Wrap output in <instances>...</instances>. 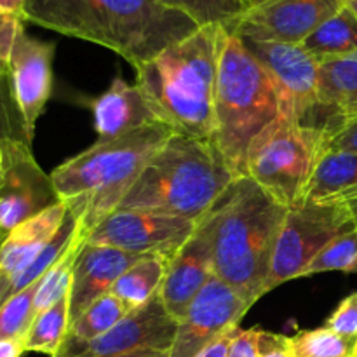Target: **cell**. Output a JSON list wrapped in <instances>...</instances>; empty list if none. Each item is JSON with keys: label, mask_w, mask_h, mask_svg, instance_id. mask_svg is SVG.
<instances>
[{"label": "cell", "mask_w": 357, "mask_h": 357, "mask_svg": "<svg viewBox=\"0 0 357 357\" xmlns=\"http://www.w3.org/2000/svg\"><path fill=\"white\" fill-rule=\"evenodd\" d=\"M234 180L213 139L173 135L143 167L119 209L162 213L199 223Z\"/></svg>", "instance_id": "obj_5"}, {"label": "cell", "mask_w": 357, "mask_h": 357, "mask_svg": "<svg viewBox=\"0 0 357 357\" xmlns=\"http://www.w3.org/2000/svg\"><path fill=\"white\" fill-rule=\"evenodd\" d=\"M2 243H3V237H0V246H2Z\"/></svg>", "instance_id": "obj_47"}, {"label": "cell", "mask_w": 357, "mask_h": 357, "mask_svg": "<svg viewBox=\"0 0 357 357\" xmlns=\"http://www.w3.org/2000/svg\"><path fill=\"white\" fill-rule=\"evenodd\" d=\"M260 357H291V352H289V337L261 330Z\"/></svg>", "instance_id": "obj_37"}, {"label": "cell", "mask_w": 357, "mask_h": 357, "mask_svg": "<svg viewBox=\"0 0 357 357\" xmlns=\"http://www.w3.org/2000/svg\"><path fill=\"white\" fill-rule=\"evenodd\" d=\"M131 310L112 293H107L96 302L91 303L72 324H70L66 340L72 342H89L101 337L108 330L115 326L121 319H124Z\"/></svg>", "instance_id": "obj_27"}, {"label": "cell", "mask_w": 357, "mask_h": 357, "mask_svg": "<svg viewBox=\"0 0 357 357\" xmlns=\"http://www.w3.org/2000/svg\"><path fill=\"white\" fill-rule=\"evenodd\" d=\"M23 354V340H0V357H21Z\"/></svg>", "instance_id": "obj_39"}, {"label": "cell", "mask_w": 357, "mask_h": 357, "mask_svg": "<svg viewBox=\"0 0 357 357\" xmlns=\"http://www.w3.org/2000/svg\"><path fill=\"white\" fill-rule=\"evenodd\" d=\"M3 153L0 183V237L6 239L20 223L61 202L51 174L44 173L31 145L16 139L0 142Z\"/></svg>", "instance_id": "obj_12"}, {"label": "cell", "mask_w": 357, "mask_h": 357, "mask_svg": "<svg viewBox=\"0 0 357 357\" xmlns=\"http://www.w3.org/2000/svg\"><path fill=\"white\" fill-rule=\"evenodd\" d=\"M162 6L183 13L199 26L220 24L230 28L248 10L244 0H159Z\"/></svg>", "instance_id": "obj_28"}, {"label": "cell", "mask_w": 357, "mask_h": 357, "mask_svg": "<svg viewBox=\"0 0 357 357\" xmlns=\"http://www.w3.org/2000/svg\"><path fill=\"white\" fill-rule=\"evenodd\" d=\"M357 188V153L326 149L314 169L305 202H326Z\"/></svg>", "instance_id": "obj_21"}, {"label": "cell", "mask_w": 357, "mask_h": 357, "mask_svg": "<svg viewBox=\"0 0 357 357\" xmlns=\"http://www.w3.org/2000/svg\"><path fill=\"white\" fill-rule=\"evenodd\" d=\"M215 117L213 142L234 176H244L251 142L281 117V107L264 66L227 28L220 45Z\"/></svg>", "instance_id": "obj_6"}, {"label": "cell", "mask_w": 357, "mask_h": 357, "mask_svg": "<svg viewBox=\"0 0 357 357\" xmlns=\"http://www.w3.org/2000/svg\"><path fill=\"white\" fill-rule=\"evenodd\" d=\"M345 6L352 10V13L357 16V0H345Z\"/></svg>", "instance_id": "obj_44"}, {"label": "cell", "mask_w": 357, "mask_h": 357, "mask_svg": "<svg viewBox=\"0 0 357 357\" xmlns=\"http://www.w3.org/2000/svg\"><path fill=\"white\" fill-rule=\"evenodd\" d=\"M96 142L108 143L152 122H159L136 84L115 77L105 93L89 101Z\"/></svg>", "instance_id": "obj_19"}, {"label": "cell", "mask_w": 357, "mask_h": 357, "mask_svg": "<svg viewBox=\"0 0 357 357\" xmlns=\"http://www.w3.org/2000/svg\"><path fill=\"white\" fill-rule=\"evenodd\" d=\"M344 7L345 0H271L246 10L227 31L243 40L303 44Z\"/></svg>", "instance_id": "obj_13"}, {"label": "cell", "mask_w": 357, "mask_h": 357, "mask_svg": "<svg viewBox=\"0 0 357 357\" xmlns=\"http://www.w3.org/2000/svg\"><path fill=\"white\" fill-rule=\"evenodd\" d=\"M26 0H0V13L16 14L23 17V9Z\"/></svg>", "instance_id": "obj_41"}, {"label": "cell", "mask_w": 357, "mask_h": 357, "mask_svg": "<svg viewBox=\"0 0 357 357\" xmlns=\"http://www.w3.org/2000/svg\"><path fill=\"white\" fill-rule=\"evenodd\" d=\"M317 59L357 52V16L347 6L321 24L305 42Z\"/></svg>", "instance_id": "obj_25"}, {"label": "cell", "mask_w": 357, "mask_h": 357, "mask_svg": "<svg viewBox=\"0 0 357 357\" xmlns=\"http://www.w3.org/2000/svg\"><path fill=\"white\" fill-rule=\"evenodd\" d=\"M178 321L164 307L159 293L150 302L131 310L112 330L89 342L66 340L54 357H115L135 352L169 354Z\"/></svg>", "instance_id": "obj_11"}, {"label": "cell", "mask_w": 357, "mask_h": 357, "mask_svg": "<svg viewBox=\"0 0 357 357\" xmlns=\"http://www.w3.org/2000/svg\"><path fill=\"white\" fill-rule=\"evenodd\" d=\"M115 357H167V354H164V352H152V351H146V352H135V354L115 356Z\"/></svg>", "instance_id": "obj_42"}, {"label": "cell", "mask_w": 357, "mask_h": 357, "mask_svg": "<svg viewBox=\"0 0 357 357\" xmlns=\"http://www.w3.org/2000/svg\"><path fill=\"white\" fill-rule=\"evenodd\" d=\"M195 227L197 223L180 216L117 209L86 237V243L117 248L139 257L157 255L171 261L190 239Z\"/></svg>", "instance_id": "obj_10"}, {"label": "cell", "mask_w": 357, "mask_h": 357, "mask_svg": "<svg viewBox=\"0 0 357 357\" xmlns=\"http://www.w3.org/2000/svg\"><path fill=\"white\" fill-rule=\"evenodd\" d=\"M326 142L324 129L281 115L251 142L244 176L284 208L303 204Z\"/></svg>", "instance_id": "obj_7"}, {"label": "cell", "mask_w": 357, "mask_h": 357, "mask_svg": "<svg viewBox=\"0 0 357 357\" xmlns=\"http://www.w3.org/2000/svg\"><path fill=\"white\" fill-rule=\"evenodd\" d=\"M38 282L16 293L0 305V340H24L31 321L35 319L33 300Z\"/></svg>", "instance_id": "obj_31"}, {"label": "cell", "mask_w": 357, "mask_h": 357, "mask_svg": "<svg viewBox=\"0 0 357 357\" xmlns=\"http://www.w3.org/2000/svg\"><path fill=\"white\" fill-rule=\"evenodd\" d=\"M77 229H79V222H77L73 213L68 209V216H66V220L63 222L61 229L56 232V236L45 244L44 250L33 258V261H31L24 271H21L20 274L7 284V288L3 289V293L0 295V305L13 295H16V293L23 291L28 286L40 281V279L47 274L49 268L66 253V250H68L70 244H72L73 237H75Z\"/></svg>", "instance_id": "obj_23"}, {"label": "cell", "mask_w": 357, "mask_h": 357, "mask_svg": "<svg viewBox=\"0 0 357 357\" xmlns=\"http://www.w3.org/2000/svg\"><path fill=\"white\" fill-rule=\"evenodd\" d=\"M56 45L38 40L23 30L17 35L10 56V80L14 98L23 117L28 138L33 142L35 128L52 94V59Z\"/></svg>", "instance_id": "obj_15"}, {"label": "cell", "mask_w": 357, "mask_h": 357, "mask_svg": "<svg viewBox=\"0 0 357 357\" xmlns=\"http://www.w3.org/2000/svg\"><path fill=\"white\" fill-rule=\"evenodd\" d=\"M213 278L211 239L204 223L199 222L190 239L167 264L159 289V296L167 312L180 323L188 305Z\"/></svg>", "instance_id": "obj_16"}, {"label": "cell", "mask_w": 357, "mask_h": 357, "mask_svg": "<svg viewBox=\"0 0 357 357\" xmlns=\"http://www.w3.org/2000/svg\"><path fill=\"white\" fill-rule=\"evenodd\" d=\"M351 357H357V338L354 340V345H352V352H351Z\"/></svg>", "instance_id": "obj_45"}, {"label": "cell", "mask_w": 357, "mask_h": 357, "mask_svg": "<svg viewBox=\"0 0 357 357\" xmlns=\"http://www.w3.org/2000/svg\"><path fill=\"white\" fill-rule=\"evenodd\" d=\"M23 20L110 49L135 70L201 28L159 0H26Z\"/></svg>", "instance_id": "obj_1"}, {"label": "cell", "mask_w": 357, "mask_h": 357, "mask_svg": "<svg viewBox=\"0 0 357 357\" xmlns=\"http://www.w3.org/2000/svg\"><path fill=\"white\" fill-rule=\"evenodd\" d=\"M321 272H357V229L347 230L335 237L319 251L303 271L302 278H310Z\"/></svg>", "instance_id": "obj_29"}, {"label": "cell", "mask_w": 357, "mask_h": 357, "mask_svg": "<svg viewBox=\"0 0 357 357\" xmlns=\"http://www.w3.org/2000/svg\"><path fill=\"white\" fill-rule=\"evenodd\" d=\"M70 330V295L42 310L31 321L30 330L24 337V352H40L51 357L56 356L65 342Z\"/></svg>", "instance_id": "obj_24"}, {"label": "cell", "mask_w": 357, "mask_h": 357, "mask_svg": "<svg viewBox=\"0 0 357 357\" xmlns=\"http://www.w3.org/2000/svg\"><path fill=\"white\" fill-rule=\"evenodd\" d=\"M24 20L16 14L0 13V73L10 75V56Z\"/></svg>", "instance_id": "obj_34"}, {"label": "cell", "mask_w": 357, "mask_h": 357, "mask_svg": "<svg viewBox=\"0 0 357 357\" xmlns=\"http://www.w3.org/2000/svg\"><path fill=\"white\" fill-rule=\"evenodd\" d=\"M354 342L326 326L302 330L289 337L291 357H351Z\"/></svg>", "instance_id": "obj_30"}, {"label": "cell", "mask_w": 357, "mask_h": 357, "mask_svg": "<svg viewBox=\"0 0 357 357\" xmlns=\"http://www.w3.org/2000/svg\"><path fill=\"white\" fill-rule=\"evenodd\" d=\"M167 264L169 261L166 258L157 257V255L139 258L117 279L110 293L117 296L129 310L145 305L159 293Z\"/></svg>", "instance_id": "obj_22"}, {"label": "cell", "mask_w": 357, "mask_h": 357, "mask_svg": "<svg viewBox=\"0 0 357 357\" xmlns=\"http://www.w3.org/2000/svg\"><path fill=\"white\" fill-rule=\"evenodd\" d=\"M260 328H237L225 357H260Z\"/></svg>", "instance_id": "obj_35"}, {"label": "cell", "mask_w": 357, "mask_h": 357, "mask_svg": "<svg viewBox=\"0 0 357 357\" xmlns=\"http://www.w3.org/2000/svg\"><path fill=\"white\" fill-rule=\"evenodd\" d=\"M2 167H3V153H2V145H0V174H2Z\"/></svg>", "instance_id": "obj_46"}, {"label": "cell", "mask_w": 357, "mask_h": 357, "mask_svg": "<svg viewBox=\"0 0 357 357\" xmlns=\"http://www.w3.org/2000/svg\"><path fill=\"white\" fill-rule=\"evenodd\" d=\"M0 183H2V174H0Z\"/></svg>", "instance_id": "obj_48"}, {"label": "cell", "mask_w": 357, "mask_h": 357, "mask_svg": "<svg viewBox=\"0 0 357 357\" xmlns=\"http://www.w3.org/2000/svg\"><path fill=\"white\" fill-rule=\"evenodd\" d=\"M139 255L110 246L84 244L73 267L70 288V324L91 305L110 293L117 279L139 260Z\"/></svg>", "instance_id": "obj_17"}, {"label": "cell", "mask_w": 357, "mask_h": 357, "mask_svg": "<svg viewBox=\"0 0 357 357\" xmlns=\"http://www.w3.org/2000/svg\"><path fill=\"white\" fill-rule=\"evenodd\" d=\"M326 328L333 330L340 337L354 342L357 338V291L345 296L335 312L328 317Z\"/></svg>", "instance_id": "obj_33"}, {"label": "cell", "mask_w": 357, "mask_h": 357, "mask_svg": "<svg viewBox=\"0 0 357 357\" xmlns=\"http://www.w3.org/2000/svg\"><path fill=\"white\" fill-rule=\"evenodd\" d=\"M357 117V52L319 59L317 108L310 126L330 136Z\"/></svg>", "instance_id": "obj_18"}, {"label": "cell", "mask_w": 357, "mask_h": 357, "mask_svg": "<svg viewBox=\"0 0 357 357\" xmlns=\"http://www.w3.org/2000/svg\"><path fill=\"white\" fill-rule=\"evenodd\" d=\"M68 216V204L58 202L40 215L20 223L0 246V295L10 281L33 261L45 244L61 229Z\"/></svg>", "instance_id": "obj_20"}, {"label": "cell", "mask_w": 357, "mask_h": 357, "mask_svg": "<svg viewBox=\"0 0 357 357\" xmlns=\"http://www.w3.org/2000/svg\"><path fill=\"white\" fill-rule=\"evenodd\" d=\"M225 28L201 26L136 68V86L174 135L213 139L220 45Z\"/></svg>", "instance_id": "obj_2"}, {"label": "cell", "mask_w": 357, "mask_h": 357, "mask_svg": "<svg viewBox=\"0 0 357 357\" xmlns=\"http://www.w3.org/2000/svg\"><path fill=\"white\" fill-rule=\"evenodd\" d=\"M84 244H86V234L82 232V229L79 225L75 237H73L72 244L66 250V253L49 268L47 274L38 282V288L33 300L35 316L40 314L42 310L49 309L51 305H54L65 295H68L70 288H72L73 267H75L77 257L82 251Z\"/></svg>", "instance_id": "obj_26"}, {"label": "cell", "mask_w": 357, "mask_h": 357, "mask_svg": "<svg viewBox=\"0 0 357 357\" xmlns=\"http://www.w3.org/2000/svg\"><path fill=\"white\" fill-rule=\"evenodd\" d=\"M333 201L344 202L345 208H347L349 213H351L352 223H354V227L357 229V188H356V190L347 192V194L340 195L338 199H333Z\"/></svg>", "instance_id": "obj_40"}, {"label": "cell", "mask_w": 357, "mask_h": 357, "mask_svg": "<svg viewBox=\"0 0 357 357\" xmlns=\"http://www.w3.org/2000/svg\"><path fill=\"white\" fill-rule=\"evenodd\" d=\"M267 2H271V0H244V3H246L248 10L253 9V7L261 6V3H267Z\"/></svg>", "instance_id": "obj_43"}, {"label": "cell", "mask_w": 357, "mask_h": 357, "mask_svg": "<svg viewBox=\"0 0 357 357\" xmlns=\"http://www.w3.org/2000/svg\"><path fill=\"white\" fill-rule=\"evenodd\" d=\"M236 331H237V328L227 331V333L222 335L218 340H215L211 345H208V347H206L197 357H225L227 351H229L230 342H232L234 335H236Z\"/></svg>", "instance_id": "obj_38"}, {"label": "cell", "mask_w": 357, "mask_h": 357, "mask_svg": "<svg viewBox=\"0 0 357 357\" xmlns=\"http://www.w3.org/2000/svg\"><path fill=\"white\" fill-rule=\"evenodd\" d=\"M326 149L357 153V117L344 122L337 131L328 136Z\"/></svg>", "instance_id": "obj_36"}, {"label": "cell", "mask_w": 357, "mask_h": 357, "mask_svg": "<svg viewBox=\"0 0 357 357\" xmlns=\"http://www.w3.org/2000/svg\"><path fill=\"white\" fill-rule=\"evenodd\" d=\"M243 42L271 77L282 117L310 126L317 108L319 59L303 44Z\"/></svg>", "instance_id": "obj_9"}, {"label": "cell", "mask_w": 357, "mask_h": 357, "mask_svg": "<svg viewBox=\"0 0 357 357\" xmlns=\"http://www.w3.org/2000/svg\"><path fill=\"white\" fill-rule=\"evenodd\" d=\"M173 135L166 124L152 122L114 142L93 143L52 171L59 199L86 237L117 211L143 167Z\"/></svg>", "instance_id": "obj_4"}, {"label": "cell", "mask_w": 357, "mask_h": 357, "mask_svg": "<svg viewBox=\"0 0 357 357\" xmlns=\"http://www.w3.org/2000/svg\"><path fill=\"white\" fill-rule=\"evenodd\" d=\"M286 211L255 181L241 176L201 220L211 239L215 278L251 305L265 295Z\"/></svg>", "instance_id": "obj_3"}, {"label": "cell", "mask_w": 357, "mask_h": 357, "mask_svg": "<svg viewBox=\"0 0 357 357\" xmlns=\"http://www.w3.org/2000/svg\"><path fill=\"white\" fill-rule=\"evenodd\" d=\"M251 307L229 284L213 278L178 323L176 337L167 357H197L227 331L239 328L241 319Z\"/></svg>", "instance_id": "obj_14"}, {"label": "cell", "mask_w": 357, "mask_h": 357, "mask_svg": "<svg viewBox=\"0 0 357 357\" xmlns=\"http://www.w3.org/2000/svg\"><path fill=\"white\" fill-rule=\"evenodd\" d=\"M354 229L351 213L340 201L303 202L286 211L274 248L265 295L302 278L303 271L330 241Z\"/></svg>", "instance_id": "obj_8"}, {"label": "cell", "mask_w": 357, "mask_h": 357, "mask_svg": "<svg viewBox=\"0 0 357 357\" xmlns=\"http://www.w3.org/2000/svg\"><path fill=\"white\" fill-rule=\"evenodd\" d=\"M3 139H16V142L31 145L16 98H14L10 75L0 73V142Z\"/></svg>", "instance_id": "obj_32"}]
</instances>
